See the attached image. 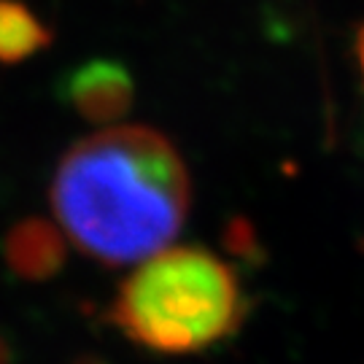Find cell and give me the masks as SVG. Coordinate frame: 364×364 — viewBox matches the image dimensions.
Segmentation results:
<instances>
[{
    "mask_svg": "<svg viewBox=\"0 0 364 364\" xmlns=\"http://www.w3.org/2000/svg\"><path fill=\"white\" fill-rule=\"evenodd\" d=\"M49 197L70 243L119 267L173 243L189 213L192 186L176 146L162 132L130 124L70 146Z\"/></svg>",
    "mask_w": 364,
    "mask_h": 364,
    "instance_id": "1",
    "label": "cell"
},
{
    "mask_svg": "<svg viewBox=\"0 0 364 364\" xmlns=\"http://www.w3.org/2000/svg\"><path fill=\"white\" fill-rule=\"evenodd\" d=\"M246 311L240 278L227 262L208 248L176 246L138 262L105 316L138 348L186 356L235 335Z\"/></svg>",
    "mask_w": 364,
    "mask_h": 364,
    "instance_id": "2",
    "label": "cell"
},
{
    "mask_svg": "<svg viewBox=\"0 0 364 364\" xmlns=\"http://www.w3.org/2000/svg\"><path fill=\"white\" fill-rule=\"evenodd\" d=\"M60 100L68 103L78 117L95 124L117 122L132 108L135 87L130 70L119 60H90L70 68L57 87Z\"/></svg>",
    "mask_w": 364,
    "mask_h": 364,
    "instance_id": "3",
    "label": "cell"
},
{
    "mask_svg": "<svg viewBox=\"0 0 364 364\" xmlns=\"http://www.w3.org/2000/svg\"><path fill=\"white\" fill-rule=\"evenodd\" d=\"M3 254L14 275L25 281H46L63 270L68 248L57 224L46 219H25L9 230Z\"/></svg>",
    "mask_w": 364,
    "mask_h": 364,
    "instance_id": "4",
    "label": "cell"
},
{
    "mask_svg": "<svg viewBox=\"0 0 364 364\" xmlns=\"http://www.w3.org/2000/svg\"><path fill=\"white\" fill-rule=\"evenodd\" d=\"M52 43V30L22 0H0V63L14 65Z\"/></svg>",
    "mask_w": 364,
    "mask_h": 364,
    "instance_id": "5",
    "label": "cell"
},
{
    "mask_svg": "<svg viewBox=\"0 0 364 364\" xmlns=\"http://www.w3.org/2000/svg\"><path fill=\"white\" fill-rule=\"evenodd\" d=\"M356 54H359V65H362V73H364V25L356 33Z\"/></svg>",
    "mask_w": 364,
    "mask_h": 364,
    "instance_id": "6",
    "label": "cell"
},
{
    "mask_svg": "<svg viewBox=\"0 0 364 364\" xmlns=\"http://www.w3.org/2000/svg\"><path fill=\"white\" fill-rule=\"evenodd\" d=\"M9 362H11V351H9L6 340L0 338V364H9Z\"/></svg>",
    "mask_w": 364,
    "mask_h": 364,
    "instance_id": "7",
    "label": "cell"
}]
</instances>
